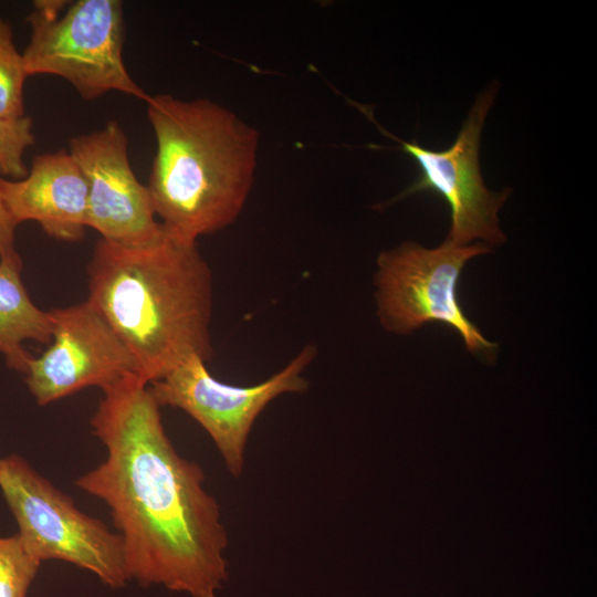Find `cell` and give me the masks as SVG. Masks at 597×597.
<instances>
[{
  "instance_id": "15",
  "label": "cell",
  "mask_w": 597,
  "mask_h": 597,
  "mask_svg": "<svg viewBox=\"0 0 597 597\" xmlns=\"http://www.w3.org/2000/svg\"><path fill=\"white\" fill-rule=\"evenodd\" d=\"M34 142L33 121L30 116L0 117V177L19 180L28 175L23 156Z\"/></svg>"
},
{
  "instance_id": "6",
  "label": "cell",
  "mask_w": 597,
  "mask_h": 597,
  "mask_svg": "<svg viewBox=\"0 0 597 597\" xmlns=\"http://www.w3.org/2000/svg\"><path fill=\"white\" fill-rule=\"evenodd\" d=\"M492 251L482 242L457 245L444 240L434 249L406 241L380 252L374 285L381 326L394 334H410L429 322L442 323L461 335L470 353L493 360L498 345L465 316L457 295L465 263Z\"/></svg>"
},
{
  "instance_id": "3",
  "label": "cell",
  "mask_w": 597,
  "mask_h": 597,
  "mask_svg": "<svg viewBox=\"0 0 597 597\" xmlns=\"http://www.w3.org/2000/svg\"><path fill=\"white\" fill-rule=\"evenodd\" d=\"M146 104L156 138L147 188L165 231L197 242L232 224L254 184L256 129L207 98L158 94Z\"/></svg>"
},
{
  "instance_id": "12",
  "label": "cell",
  "mask_w": 597,
  "mask_h": 597,
  "mask_svg": "<svg viewBox=\"0 0 597 597\" xmlns=\"http://www.w3.org/2000/svg\"><path fill=\"white\" fill-rule=\"evenodd\" d=\"M21 272L18 251L0 258V354L9 368L24 375L32 356L23 343L50 344L52 321L49 312L32 302Z\"/></svg>"
},
{
  "instance_id": "1",
  "label": "cell",
  "mask_w": 597,
  "mask_h": 597,
  "mask_svg": "<svg viewBox=\"0 0 597 597\" xmlns=\"http://www.w3.org/2000/svg\"><path fill=\"white\" fill-rule=\"evenodd\" d=\"M102 390L91 427L106 457L75 485L109 509L128 580L218 597L229 577V538L202 468L177 452L161 407L138 375Z\"/></svg>"
},
{
  "instance_id": "4",
  "label": "cell",
  "mask_w": 597,
  "mask_h": 597,
  "mask_svg": "<svg viewBox=\"0 0 597 597\" xmlns=\"http://www.w3.org/2000/svg\"><path fill=\"white\" fill-rule=\"evenodd\" d=\"M34 1L22 53L28 75L49 74L71 83L93 101L117 91L146 102L149 95L130 77L123 61V4L118 0Z\"/></svg>"
},
{
  "instance_id": "7",
  "label": "cell",
  "mask_w": 597,
  "mask_h": 597,
  "mask_svg": "<svg viewBox=\"0 0 597 597\" xmlns=\"http://www.w3.org/2000/svg\"><path fill=\"white\" fill-rule=\"evenodd\" d=\"M316 354L308 344L277 373L252 386L222 383L209 373L206 362L191 356L148 388L160 407L178 408L196 420L214 442L227 470L239 478L255 420L275 398L307 390L303 374Z\"/></svg>"
},
{
  "instance_id": "16",
  "label": "cell",
  "mask_w": 597,
  "mask_h": 597,
  "mask_svg": "<svg viewBox=\"0 0 597 597\" xmlns=\"http://www.w3.org/2000/svg\"><path fill=\"white\" fill-rule=\"evenodd\" d=\"M1 178L0 177V258L15 252L14 247V231L17 223L11 218L4 205L1 193Z\"/></svg>"
},
{
  "instance_id": "9",
  "label": "cell",
  "mask_w": 597,
  "mask_h": 597,
  "mask_svg": "<svg viewBox=\"0 0 597 597\" xmlns=\"http://www.w3.org/2000/svg\"><path fill=\"white\" fill-rule=\"evenodd\" d=\"M69 153L87 185L86 227L128 248L153 245L165 237L148 188L130 167L128 138L116 121L73 137Z\"/></svg>"
},
{
  "instance_id": "11",
  "label": "cell",
  "mask_w": 597,
  "mask_h": 597,
  "mask_svg": "<svg viewBox=\"0 0 597 597\" xmlns=\"http://www.w3.org/2000/svg\"><path fill=\"white\" fill-rule=\"evenodd\" d=\"M1 193L17 226L32 220L49 237L70 242L84 238L87 185L69 151L35 156L24 178H1Z\"/></svg>"
},
{
  "instance_id": "10",
  "label": "cell",
  "mask_w": 597,
  "mask_h": 597,
  "mask_svg": "<svg viewBox=\"0 0 597 597\" xmlns=\"http://www.w3.org/2000/svg\"><path fill=\"white\" fill-rule=\"evenodd\" d=\"M49 314L50 346L30 359L24 374L38 405H49L92 386L102 389L124 376L138 375L129 349L87 300Z\"/></svg>"
},
{
  "instance_id": "8",
  "label": "cell",
  "mask_w": 597,
  "mask_h": 597,
  "mask_svg": "<svg viewBox=\"0 0 597 597\" xmlns=\"http://www.w3.org/2000/svg\"><path fill=\"white\" fill-rule=\"evenodd\" d=\"M498 88L499 84L493 81L476 95L453 144L443 150L428 149L416 140L406 142L392 135L376 122L369 108L354 103L381 133L399 144L396 149L410 156L420 168L419 178L392 201L418 192L439 195L450 209L451 223L446 240L457 245L482 242L493 249L505 242L499 211L512 189H488L479 163L481 133Z\"/></svg>"
},
{
  "instance_id": "13",
  "label": "cell",
  "mask_w": 597,
  "mask_h": 597,
  "mask_svg": "<svg viewBox=\"0 0 597 597\" xmlns=\"http://www.w3.org/2000/svg\"><path fill=\"white\" fill-rule=\"evenodd\" d=\"M28 76L11 25L0 17V117L24 116L23 86Z\"/></svg>"
},
{
  "instance_id": "2",
  "label": "cell",
  "mask_w": 597,
  "mask_h": 597,
  "mask_svg": "<svg viewBox=\"0 0 597 597\" xmlns=\"http://www.w3.org/2000/svg\"><path fill=\"white\" fill-rule=\"evenodd\" d=\"M87 301L134 356L148 385L191 356H213V280L197 242L166 232L157 243L101 239L87 265Z\"/></svg>"
},
{
  "instance_id": "5",
  "label": "cell",
  "mask_w": 597,
  "mask_h": 597,
  "mask_svg": "<svg viewBox=\"0 0 597 597\" xmlns=\"http://www.w3.org/2000/svg\"><path fill=\"white\" fill-rule=\"evenodd\" d=\"M0 490L23 546L41 563H70L115 589L129 582L121 535L82 512L24 458H0Z\"/></svg>"
},
{
  "instance_id": "14",
  "label": "cell",
  "mask_w": 597,
  "mask_h": 597,
  "mask_svg": "<svg viewBox=\"0 0 597 597\" xmlns=\"http://www.w3.org/2000/svg\"><path fill=\"white\" fill-rule=\"evenodd\" d=\"M41 564L18 534L0 536V597H27Z\"/></svg>"
}]
</instances>
